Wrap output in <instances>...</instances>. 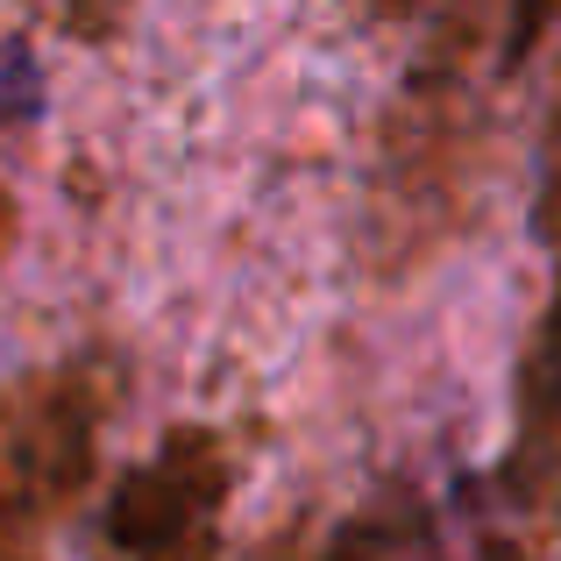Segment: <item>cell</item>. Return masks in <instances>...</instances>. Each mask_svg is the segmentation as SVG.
I'll use <instances>...</instances> for the list:
<instances>
[{
	"label": "cell",
	"instance_id": "6da1fadb",
	"mask_svg": "<svg viewBox=\"0 0 561 561\" xmlns=\"http://www.w3.org/2000/svg\"><path fill=\"white\" fill-rule=\"evenodd\" d=\"M107 383L93 370H43L0 405V561H36L79 497L100 448Z\"/></svg>",
	"mask_w": 561,
	"mask_h": 561
},
{
	"label": "cell",
	"instance_id": "7a4b0ae2",
	"mask_svg": "<svg viewBox=\"0 0 561 561\" xmlns=\"http://www.w3.org/2000/svg\"><path fill=\"white\" fill-rule=\"evenodd\" d=\"M220 448L206 434H179L122 483L114 505V548L128 561H206L220 512Z\"/></svg>",
	"mask_w": 561,
	"mask_h": 561
}]
</instances>
